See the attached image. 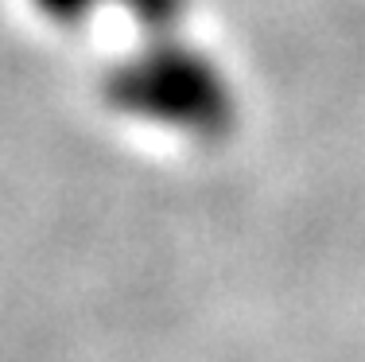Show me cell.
I'll return each mask as SVG.
<instances>
[]
</instances>
